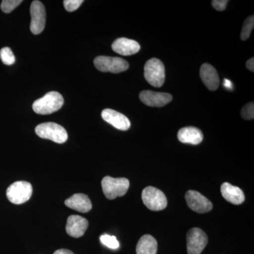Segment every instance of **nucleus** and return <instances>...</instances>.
<instances>
[{
    "instance_id": "7ed1b4c3",
    "label": "nucleus",
    "mask_w": 254,
    "mask_h": 254,
    "mask_svg": "<svg viewBox=\"0 0 254 254\" xmlns=\"http://www.w3.org/2000/svg\"><path fill=\"white\" fill-rule=\"evenodd\" d=\"M144 77L147 82L155 88H160L165 80V65L161 60L152 58L144 66Z\"/></svg>"
},
{
    "instance_id": "f8f14e48",
    "label": "nucleus",
    "mask_w": 254,
    "mask_h": 254,
    "mask_svg": "<svg viewBox=\"0 0 254 254\" xmlns=\"http://www.w3.org/2000/svg\"><path fill=\"white\" fill-rule=\"evenodd\" d=\"M102 118L106 123L110 124L112 126L122 131H127L131 127L129 120L123 114L119 113L116 110L105 109L101 113Z\"/></svg>"
},
{
    "instance_id": "412c9836",
    "label": "nucleus",
    "mask_w": 254,
    "mask_h": 254,
    "mask_svg": "<svg viewBox=\"0 0 254 254\" xmlns=\"http://www.w3.org/2000/svg\"><path fill=\"white\" fill-rule=\"evenodd\" d=\"M0 58L2 63L6 65H12L15 63V56L12 50L8 47L3 48L0 50Z\"/></svg>"
},
{
    "instance_id": "dca6fc26",
    "label": "nucleus",
    "mask_w": 254,
    "mask_h": 254,
    "mask_svg": "<svg viewBox=\"0 0 254 254\" xmlns=\"http://www.w3.org/2000/svg\"><path fill=\"white\" fill-rule=\"evenodd\" d=\"M179 141L183 143L198 145L203 139V134L199 128L194 127H183L177 133Z\"/></svg>"
},
{
    "instance_id": "aec40b11",
    "label": "nucleus",
    "mask_w": 254,
    "mask_h": 254,
    "mask_svg": "<svg viewBox=\"0 0 254 254\" xmlns=\"http://www.w3.org/2000/svg\"><path fill=\"white\" fill-rule=\"evenodd\" d=\"M254 27V16H249L245 20L243 24L242 33H241V38L242 41H246L250 37L251 33Z\"/></svg>"
},
{
    "instance_id": "2eb2a0df",
    "label": "nucleus",
    "mask_w": 254,
    "mask_h": 254,
    "mask_svg": "<svg viewBox=\"0 0 254 254\" xmlns=\"http://www.w3.org/2000/svg\"><path fill=\"white\" fill-rule=\"evenodd\" d=\"M200 76L205 86L210 91L218 89L220 85V78L216 69L209 64H203L200 68Z\"/></svg>"
},
{
    "instance_id": "ddd939ff",
    "label": "nucleus",
    "mask_w": 254,
    "mask_h": 254,
    "mask_svg": "<svg viewBox=\"0 0 254 254\" xmlns=\"http://www.w3.org/2000/svg\"><path fill=\"white\" fill-rule=\"evenodd\" d=\"M88 227V222L86 218L79 215H71L67 219L66 231L69 236L78 238L84 235Z\"/></svg>"
},
{
    "instance_id": "423d86ee",
    "label": "nucleus",
    "mask_w": 254,
    "mask_h": 254,
    "mask_svg": "<svg viewBox=\"0 0 254 254\" xmlns=\"http://www.w3.org/2000/svg\"><path fill=\"white\" fill-rule=\"evenodd\" d=\"M142 200L145 206L153 211L164 210L168 205L165 193L153 187H148L143 190Z\"/></svg>"
},
{
    "instance_id": "a211bd4d",
    "label": "nucleus",
    "mask_w": 254,
    "mask_h": 254,
    "mask_svg": "<svg viewBox=\"0 0 254 254\" xmlns=\"http://www.w3.org/2000/svg\"><path fill=\"white\" fill-rule=\"evenodd\" d=\"M221 193L223 198L232 204H242L245 200V193L242 190L228 182L222 184Z\"/></svg>"
},
{
    "instance_id": "bb28decb",
    "label": "nucleus",
    "mask_w": 254,
    "mask_h": 254,
    "mask_svg": "<svg viewBox=\"0 0 254 254\" xmlns=\"http://www.w3.org/2000/svg\"><path fill=\"white\" fill-rule=\"evenodd\" d=\"M246 66H247V68H248L250 71H252V72H254V58H252L251 59L249 60L247 62V64H246Z\"/></svg>"
},
{
    "instance_id": "a878e982",
    "label": "nucleus",
    "mask_w": 254,
    "mask_h": 254,
    "mask_svg": "<svg viewBox=\"0 0 254 254\" xmlns=\"http://www.w3.org/2000/svg\"><path fill=\"white\" fill-rule=\"evenodd\" d=\"M227 3H228L227 0H213L212 1V5H213L214 9L220 11H224L226 9Z\"/></svg>"
},
{
    "instance_id": "9d476101",
    "label": "nucleus",
    "mask_w": 254,
    "mask_h": 254,
    "mask_svg": "<svg viewBox=\"0 0 254 254\" xmlns=\"http://www.w3.org/2000/svg\"><path fill=\"white\" fill-rule=\"evenodd\" d=\"M185 198L188 206L196 213H208L213 209L211 201L196 190H188L185 195Z\"/></svg>"
},
{
    "instance_id": "4468645a",
    "label": "nucleus",
    "mask_w": 254,
    "mask_h": 254,
    "mask_svg": "<svg viewBox=\"0 0 254 254\" xmlns=\"http://www.w3.org/2000/svg\"><path fill=\"white\" fill-rule=\"evenodd\" d=\"M112 48L114 52L119 55L129 56L138 53L141 49V46L136 41L126 38H120L114 42Z\"/></svg>"
},
{
    "instance_id": "cd10ccee",
    "label": "nucleus",
    "mask_w": 254,
    "mask_h": 254,
    "mask_svg": "<svg viewBox=\"0 0 254 254\" xmlns=\"http://www.w3.org/2000/svg\"><path fill=\"white\" fill-rule=\"evenodd\" d=\"M53 254H74L71 251L68 250H64V249H62V250H57Z\"/></svg>"
},
{
    "instance_id": "b1692460",
    "label": "nucleus",
    "mask_w": 254,
    "mask_h": 254,
    "mask_svg": "<svg viewBox=\"0 0 254 254\" xmlns=\"http://www.w3.org/2000/svg\"><path fill=\"white\" fill-rule=\"evenodd\" d=\"M242 118L247 120H253L254 118V102L248 103L242 108L241 112Z\"/></svg>"
},
{
    "instance_id": "393cba45",
    "label": "nucleus",
    "mask_w": 254,
    "mask_h": 254,
    "mask_svg": "<svg viewBox=\"0 0 254 254\" xmlns=\"http://www.w3.org/2000/svg\"><path fill=\"white\" fill-rule=\"evenodd\" d=\"M83 2V0H64L63 1L65 9L69 12L76 11Z\"/></svg>"
},
{
    "instance_id": "c85d7f7f",
    "label": "nucleus",
    "mask_w": 254,
    "mask_h": 254,
    "mask_svg": "<svg viewBox=\"0 0 254 254\" xmlns=\"http://www.w3.org/2000/svg\"><path fill=\"white\" fill-rule=\"evenodd\" d=\"M224 85L226 88H232V83L231 82L228 81V80L225 79V83H224Z\"/></svg>"
},
{
    "instance_id": "5701e85b",
    "label": "nucleus",
    "mask_w": 254,
    "mask_h": 254,
    "mask_svg": "<svg viewBox=\"0 0 254 254\" xmlns=\"http://www.w3.org/2000/svg\"><path fill=\"white\" fill-rule=\"evenodd\" d=\"M100 242L108 248L112 250H117L120 247V243L116 237L115 236H110L108 235H103L100 237Z\"/></svg>"
},
{
    "instance_id": "6ab92c4d",
    "label": "nucleus",
    "mask_w": 254,
    "mask_h": 254,
    "mask_svg": "<svg viewBox=\"0 0 254 254\" xmlns=\"http://www.w3.org/2000/svg\"><path fill=\"white\" fill-rule=\"evenodd\" d=\"M157 251L158 243L151 235H143L137 244L136 254H156Z\"/></svg>"
},
{
    "instance_id": "39448f33",
    "label": "nucleus",
    "mask_w": 254,
    "mask_h": 254,
    "mask_svg": "<svg viewBox=\"0 0 254 254\" xmlns=\"http://www.w3.org/2000/svg\"><path fill=\"white\" fill-rule=\"evenodd\" d=\"M33 187L29 182L18 181L11 184L6 190V196L11 203L19 205L31 198Z\"/></svg>"
},
{
    "instance_id": "4be33fe9",
    "label": "nucleus",
    "mask_w": 254,
    "mask_h": 254,
    "mask_svg": "<svg viewBox=\"0 0 254 254\" xmlns=\"http://www.w3.org/2000/svg\"><path fill=\"white\" fill-rule=\"evenodd\" d=\"M22 2V0H3L1 4V11L9 14Z\"/></svg>"
},
{
    "instance_id": "f03ea898",
    "label": "nucleus",
    "mask_w": 254,
    "mask_h": 254,
    "mask_svg": "<svg viewBox=\"0 0 254 254\" xmlns=\"http://www.w3.org/2000/svg\"><path fill=\"white\" fill-rule=\"evenodd\" d=\"M101 185L103 193L106 198L110 200L123 196L129 188V181L126 178L105 177L102 180Z\"/></svg>"
},
{
    "instance_id": "9b49d317",
    "label": "nucleus",
    "mask_w": 254,
    "mask_h": 254,
    "mask_svg": "<svg viewBox=\"0 0 254 254\" xmlns=\"http://www.w3.org/2000/svg\"><path fill=\"white\" fill-rule=\"evenodd\" d=\"M140 100L147 106H165L173 100V96L168 93H158L152 91H143L139 95Z\"/></svg>"
},
{
    "instance_id": "1a4fd4ad",
    "label": "nucleus",
    "mask_w": 254,
    "mask_h": 254,
    "mask_svg": "<svg viewBox=\"0 0 254 254\" xmlns=\"http://www.w3.org/2000/svg\"><path fill=\"white\" fill-rule=\"evenodd\" d=\"M31 31L33 34L38 35L44 30L46 23V11L41 1L35 0L31 6Z\"/></svg>"
},
{
    "instance_id": "20e7f679",
    "label": "nucleus",
    "mask_w": 254,
    "mask_h": 254,
    "mask_svg": "<svg viewBox=\"0 0 254 254\" xmlns=\"http://www.w3.org/2000/svg\"><path fill=\"white\" fill-rule=\"evenodd\" d=\"M36 134L45 139H49L57 143H64L68 138L67 132L61 125L54 123L41 124L36 127Z\"/></svg>"
},
{
    "instance_id": "0eeeda50",
    "label": "nucleus",
    "mask_w": 254,
    "mask_h": 254,
    "mask_svg": "<svg viewBox=\"0 0 254 254\" xmlns=\"http://www.w3.org/2000/svg\"><path fill=\"white\" fill-rule=\"evenodd\" d=\"M94 65L102 72L119 73L127 71L128 63L126 60L113 57L98 56L95 58Z\"/></svg>"
},
{
    "instance_id": "f3484780",
    "label": "nucleus",
    "mask_w": 254,
    "mask_h": 254,
    "mask_svg": "<svg viewBox=\"0 0 254 254\" xmlns=\"http://www.w3.org/2000/svg\"><path fill=\"white\" fill-rule=\"evenodd\" d=\"M65 205L80 213H88L92 208V203L88 195L76 193L65 200Z\"/></svg>"
},
{
    "instance_id": "6e6552de",
    "label": "nucleus",
    "mask_w": 254,
    "mask_h": 254,
    "mask_svg": "<svg viewBox=\"0 0 254 254\" xmlns=\"http://www.w3.org/2000/svg\"><path fill=\"white\" fill-rule=\"evenodd\" d=\"M188 254H200L208 244V237L198 227L190 229L187 235Z\"/></svg>"
},
{
    "instance_id": "f257e3e1",
    "label": "nucleus",
    "mask_w": 254,
    "mask_h": 254,
    "mask_svg": "<svg viewBox=\"0 0 254 254\" xmlns=\"http://www.w3.org/2000/svg\"><path fill=\"white\" fill-rule=\"evenodd\" d=\"M64 102L63 95L60 93L49 92L33 103V110L38 115H50L61 109Z\"/></svg>"
}]
</instances>
